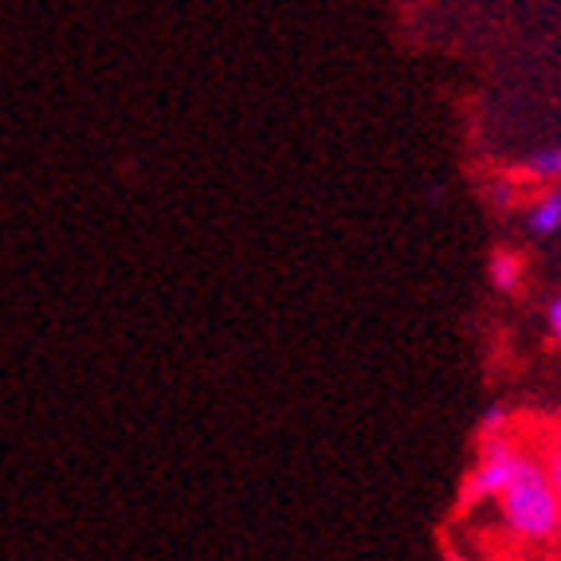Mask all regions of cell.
Wrapping results in <instances>:
<instances>
[{"instance_id": "1", "label": "cell", "mask_w": 561, "mask_h": 561, "mask_svg": "<svg viewBox=\"0 0 561 561\" xmlns=\"http://www.w3.org/2000/svg\"><path fill=\"white\" fill-rule=\"evenodd\" d=\"M499 506H503L506 530L523 542H550L561 534V503L553 495L538 451H523V463H518L511 486L499 495Z\"/></svg>"}, {"instance_id": "2", "label": "cell", "mask_w": 561, "mask_h": 561, "mask_svg": "<svg viewBox=\"0 0 561 561\" xmlns=\"http://www.w3.org/2000/svg\"><path fill=\"white\" fill-rule=\"evenodd\" d=\"M523 444L511 436V432H491L483 436V451H479V463L471 468L468 483H463V506H476L483 499H499L515 479L518 463H523Z\"/></svg>"}, {"instance_id": "3", "label": "cell", "mask_w": 561, "mask_h": 561, "mask_svg": "<svg viewBox=\"0 0 561 561\" xmlns=\"http://www.w3.org/2000/svg\"><path fill=\"white\" fill-rule=\"evenodd\" d=\"M530 228L538 236L558 232L561 228V193H546V197L530 208Z\"/></svg>"}, {"instance_id": "4", "label": "cell", "mask_w": 561, "mask_h": 561, "mask_svg": "<svg viewBox=\"0 0 561 561\" xmlns=\"http://www.w3.org/2000/svg\"><path fill=\"white\" fill-rule=\"evenodd\" d=\"M518 275H523V260H518L515 252H495V255H491V283H495L499 290H515Z\"/></svg>"}, {"instance_id": "5", "label": "cell", "mask_w": 561, "mask_h": 561, "mask_svg": "<svg viewBox=\"0 0 561 561\" xmlns=\"http://www.w3.org/2000/svg\"><path fill=\"white\" fill-rule=\"evenodd\" d=\"M538 456H542V468H546V476H550L553 495H558V503H561V428H553L550 436H546Z\"/></svg>"}, {"instance_id": "6", "label": "cell", "mask_w": 561, "mask_h": 561, "mask_svg": "<svg viewBox=\"0 0 561 561\" xmlns=\"http://www.w3.org/2000/svg\"><path fill=\"white\" fill-rule=\"evenodd\" d=\"M534 173V178H542V181H561V146H553V150H542V153H534L530 165H526Z\"/></svg>"}, {"instance_id": "7", "label": "cell", "mask_w": 561, "mask_h": 561, "mask_svg": "<svg viewBox=\"0 0 561 561\" xmlns=\"http://www.w3.org/2000/svg\"><path fill=\"white\" fill-rule=\"evenodd\" d=\"M550 334H553V342H561V299L550 302Z\"/></svg>"}]
</instances>
